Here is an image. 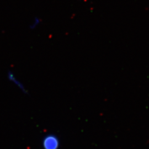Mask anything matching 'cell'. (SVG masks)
I'll use <instances>...</instances> for the list:
<instances>
[{
	"mask_svg": "<svg viewBox=\"0 0 149 149\" xmlns=\"http://www.w3.org/2000/svg\"><path fill=\"white\" fill-rule=\"evenodd\" d=\"M60 145L59 137L54 134H48L42 139L43 149H59Z\"/></svg>",
	"mask_w": 149,
	"mask_h": 149,
	"instance_id": "1",
	"label": "cell"
},
{
	"mask_svg": "<svg viewBox=\"0 0 149 149\" xmlns=\"http://www.w3.org/2000/svg\"><path fill=\"white\" fill-rule=\"evenodd\" d=\"M8 79L12 82L15 85H16L19 89H20L24 93H27V90L25 86L23 85L21 81L16 77L15 74H14L12 71H8L7 73Z\"/></svg>",
	"mask_w": 149,
	"mask_h": 149,
	"instance_id": "2",
	"label": "cell"
},
{
	"mask_svg": "<svg viewBox=\"0 0 149 149\" xmlns=\"http://www.w3.org/2000/svg\"><path fill=\"white\" fill-rule=\"evenodd\" d=\"M42 22V20L39 17H35L33 19L31 23L29 25V28L31 30H35L39 27Z\"/></svg>",
	"mask_w": 149,
	"mask_h": 149,
	"instance_id": "3",
	"label": "cell"
}]
</instances>
